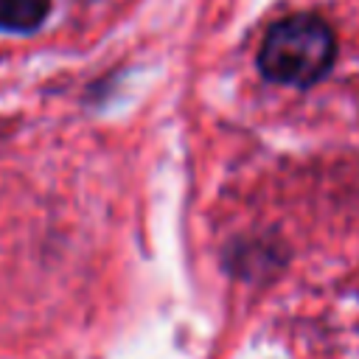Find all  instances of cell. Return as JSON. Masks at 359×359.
<instances>
[{"instance_id":"1","label":"cell","mask_w":359,"mask_h":359,"mask_svg":"<svg viewBox=\"0 0 359 359\" xmlns=\"http://www.w3.org/2000/svg\"><path fill=\"white\" fill-rule=\"evenodd\" d=\"M334 56L337 36L331 25L317 14H292L266 31L258 67L275 84L306 90L331 70Z\"/></svg>"},{"instance_id":"2","label":"cell","mask_w":359,"mask_h":359,"mask_svg":"<svg viewBox=\"0 0 359 359\" xmlns=\"http://www.w3.org/2000/svg\"><path fill=\"white\" fill-rule=\"evenodd\" d=\"M50 11V0H0V31L31 34Z\"/></svg>"}]
</instances>
